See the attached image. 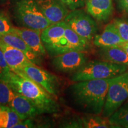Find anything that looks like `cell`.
Masks as SVG:
<instances>
[{
	"label": "cell",
	"mask_w": 128,
	"mask_h": 128,
	"mask_svg": "<svg viewBox=\"0 0 128 128\" xmlns=\"http://www.w3.org/2000/svg\"><path fill=\"white\" fill-rule=\"evenodd\" d=\"M126 128H128V126H127V127H126Z\"/></svg>",
	"instance_id": "obj_29"
},
{
	"label": "cell",
	"mask_w": 128,
	"mask_h": 128,
	"mask_svg": "<svg viewBox=\"0 0 128 128\" xmlns=\"http://www.w3.org/2000/svg\"><path fill=\"white\" fill-rule=\"evenodd\" d=\"M41 39L48 55L51 57L72 50H90L88 42L68 26L64 21L52 24L41 32Z\"/></svg>",
	"instance_id": "obj_1"
},
{
	"label": "cell",
	"mask_w": 128,
	"mask_h": 128,
	"mask_svg": "<svg viewBox=\"0 0 128 128\" xmlns=\"http://www.w3.org/2000/svg\"><path fill=\"white\" fill-rule=\"evenodd\" d=\"M128 99V70L110 78L102 116L108 119Z\"/></svg>",
	"instance_id": "obj_6"
},
{
	"label": "cell",
	"mask_w": 128,
	"mask_h": 128,
	"mask_svg": "<svg viewBox=\"0 0 128 128\" xmlns=\"http://www.w3.org/2000/svg\"><path fill=\"white\" fill-rule=\"evenodd\" d=\"M23 71L28 78L44 88L53 97L55 98L58 96L60 92V83L58 76L37 65L25 66Z\"/></svg>",
	"instance_id": "obj_8"
},
{
	"label": "cell",
	"mask_w": 128,
	"mask_h": 128,
	"mask_svg": "<svg viewBox=\"0 0 128 128\" xmlns=\"http://www.w3.org/2000/svg\"><path fill=\"white\" fill-rule=\"evenodd\" d=\"M128 66L104 61H88L71 76L73 82L87 80L108 79L114 77L128 70Z\"/></svg>",
	"instance_id": "obj_5"
},
{
	"label": "cell",
	"mask_w": 128,
	"mask_h": 128,
	"mask_svg": "<svg viewBox=\"0 0 128 128\" xmlns=\"http://www.w3.org/2000/svg\"><path fill=\"white\" fill-rule=\"evenodd\" d=\"M64 21L76 34L88 42L93 40L98 31L96 21L83 9L70 11Z\"/></svg>",
	"instance_id": "obj_7"
},
{
	"label": "cell",
	"mask_w": 128,
	"mask_h": 128,
	"mask_svg": "<svg viewBox=\"0 0 128 128\" xmlns=\"http://www.w3.org/2000/svg\"><path fill=\"white\" fill-rule=\"evenodd\" d=\"M14 28L10 19L0 12V36L14 33Z\"/></svg>",
	"instance_id": "obj_23"
},
{
	"label": "cell",
	"mask_w": 128,
	"mask_h": 128,
	"mask_svg": "<svg viewBox=\"0 0 128 128\" xmlns=\"http://www.w3.org/2000/svg\"><path fill=\"white\" fill-rule=\"evenodd\" d=\"M21 120L9 106L0 104V128H11Z\"/></svg>",
	"instance_id": "obj_19"
},
{
	"label": "cell",
	"mask_w": 128,
	"mask_h": 128,
	"mask_svg": "<svg viewBox=\"0 0 128 128\" xmlns=\"http://www.w3.org/2000/svg\"><path fill=\"white\" fill-rule=\"evenodd\" d=\"M0 48L2 51L5 59L11 70L18 76L28 78L24 72V68L28 65L36 64L30 61L22 51L6 44L1 39Z\"/></svg>",
	"instance_id": "obj_10"
},
{
	"label": "cell",
	"mask_w": 128,
	"mask_h": 128,
	"mask_svg": "<svg viewBox=\"0 0 128 128\" xmlns=\"http://www.w3.org/2000/svg\"><path fill=\"white\" fill-rule=\"evenodd\" d=\"M92 43L97 48L122 46L125 44L113 23L108 24L102 33L96 34Z\"/></svg>",
	"instance_id": "obj_15"
},
{
	"label": "cell",
	"mask_w": 128,
	"mask_h": 128,
	"mask_svg": "<svg viewBox=\"0 0 128 128\" xmlns=\"http://www.w3.org/2000/svg\"><path fill=\"white\" fill-rule=\"evenodd\" d=\"M97 55L102 60L128 66V55L121 46L98 48Z\"/></svg>",
	"instance_id": "obj_16"
},
{
	"label": "cell",
	"mask_w": 128,
	"mask_h": 128,
	"mask_svg": "<svg viewBox=\"0 0 128 128\" xmlns=\"http://www.w3.org/2000/svg\"><path fill=\"white\" fill-rule=\"evenodd\" d=\"M33 118H28V119L23 120L19 122L14 126L13 128H36L34 121L33 120Z\"/></svg>",
	"instance_id": "obj_26"
},
{
	"label": "cell",
	"mask_w": 128,
	"mask_h": 128,
	"mask_svg": "<svg viewBox=\"0 0 128 128\" xmlns=\"http://www.w3.org/2000/svg\"><path fill=\"white\" fill-rule=\"evenodd\" d=\"M44 16L52 24L62 22L70 10L61 0H36Z\"/></svg>",
	"instance_id": "obj_11"
},
{
	"label": "cell",
	"mask_w": 128,
	"mask_h": 128,
	"mask_svg": "<svg viewBox=\"0 0 128 128\" xmlns=\"http://www.w3.org/2000/svg\"><path fill=\"white\" fill-rule=\"evenodd\" d=\"M9 106L17 113L21 120L42 114L34 104L18 92H15Z\"/></svg>",
	"instance_id": "obj_13"
},
{
	"label": "cell",
	"mask_w": 128,
	"mask_h": 128,
	"mask_svg": "<svg viewBox=\"0 0 128 128\" xmlns=\"http://www.w3.org/2000/svg\"></svg>",
	"instance_id": "obj_30"
},
{
	"label": "cell",
	"mask_w": 128,
	"mask_h": 128,
	"mask_svg": "<svg viewBox=\"0 0 128 128\" xmlns=\"http://www.w3.org/2000/svg\"><path fill=\"white\" fill-rule=\"evenodd\" d=\"M88 61L85 52L72 50L52 57V65L58 72L74 74Z\"/></svg>",
	"instance_id": "obj_9"
},
{
	"label": "cell",
	"mask_w": 128,
	"mask_h": 128,
	"mask_svg": "<svg viewBox=\"0 0 128 128\" xmlns=\"http://www.w3.org/2000/svg\"><path fill=\"white\" fill-rule=\"evenodd\" d=\"M13 15L22 28L42 32L52 24L43 14L36 0H15Z\"/></svg>",
	"instance_id": "obj_4"
},
{
	"label": "cell",
	"mask_w": 128,
	"mask_h": 128,
	"mask_svg": "<svg viewBox=\"0 0 128 128\" xmlns=\"http://www.w3.org/2000/svg\"><path fill=\"white\" fill-rule=\"evenodd\" d=\"M116 4L120 11L128 14V0H116Z\"/></svg>",
	"instance_id": "obj_27"
},
{
	"label": "cell",
	"mask_w": 128,
	"mask_h": 128,
	"mask_svg": "<svg viewBox=\"0 0 128 128\" xmlns=\"http://www.w3.org/2000/svg\"><path fill=\"white\" fill-rule=\"evenodd\" d=\"M7 84L34 104L41 114H52L60 111V105L55 98L29 78H24L12 72Z\"/></svg>",
	"instance_id": "obj_3"
},
{
	"label": "cell",
	"mask_w": 128,
	"mask_h": 128,
	"mask_svg": "<svg viewBox=\"0 0 128 128\" xmlns=\"http://www.w3.org/2000/svg\"><path fill=\"white\" fill-rule=\"evenodd\" d=\"M14 33L18 35L40 60L48 55L42 40L41 32L28 28L15 27Z\"/></svg>",
	"instance_id": "obj_12"
},
{
	"label": "cell",
	"mask_w": 128,
	"mask_h": 128,
	"mask_svg": "<svg viewBox=\"0 0 128 128\" xmlns=\"http://www.w3.org/2000/svg\"><path fill=\"white\" fill-rule=\"evenodd\" d=\"M14 93L8 84L0 80V104L9 106Z\"/></svg>",
	"instance_id": "obj_21"
},
{
	"label": "cell",
	"mask_w": 128,
	"mask_h": 128,
	"mask_svg": "<svg viewBox=\"0 0 128 128\" xmlns=\"http://www.w3.org/2000/svg\"><path fill=\"white\" fill-rule=\"evenodd\" d=\"M118 33L125 43H128V21L123 18H116L113 22Z\"/></svg>",
	"instance_id": "obj_22"
},
{
	"label": "cell",
	"mask_w": 128,
	"mask_h": 128,
	"mask_svg": "<svg viewBox=\"0 0 128 128\" xmlns=\"http://www.w3.org/2000/svg\"><path fill=\"white\" fill-rule=\"evenodd\" d=\"M81 128H114L110 124L108 119L97 114H85L84 116L78 118Z\"/></svg>",
	"instance_id": "obj_18"
},
{
	"label": "cell",
	"mask_w": 128,
	"mask_h": 128,
	"mask_svg": "<svg viewBox=\"0 0 128 128\" xmlns=\"http://www.w3.org/2000/svg\"><path fill=\"white\" fill-rule=\"evenodd\" d=\"M70 11L81 8L86 6V0H61Z\"/></svg>",
	"instance_id": "obj_25"
},
{
	"label": "cell",
	"mask_w": 128,
	"mask_h": 128,
	"mask_svg": "<svg viewBox=\"0 0 128 128\" xmlns=\"http://www.w3.org/2000/svg\"><path fill=\"white\" fill-rule=\"evenodd\" d=\"M110 124L115 128H126L128 126V99L108 118Z\"/></svg>",
	"instance_id": "obj_20"
},
{
	"label": "cell",
	"mask_w": 128,
	"mask_h": 128,
	"mask_svg": "<svg viewBox=\"0 0 128 128\" xmlns=\"http://www.w3.org/2000/svg\"><path fill=\"white\" fill-rule=\"evenodd\" d=\"M0 39L6 44L23 52L28 60L33 64L37 65L41 64L42 60L35 55L34 53L18 35L16 33H10V34L0 36Z\"/></svg>",
	"instance_id": "obj_17"
},
{
	"label": "cell",
	"mask_w": 128,
	"mask_h": 128,
	"mask_svg": "<svg viewBox=\"0 0 128 128\" xmlns=\"http://www.w3.org/2000/svg\"><path fill=\"white\" fill-rule=\"evenodd\" d=\"M110 78L76 82L70 87V96L74 104L85 114H102Z\"/></svg>",
	"instance_id": "obj_2"
},
{
	"label": "cell",
	"mask_w": 128,
	"mask_h": 128,
	"mask_svg": "<svg viewBox=\"0 0 128 128\" xmlns=\"http://www.w3.org/2000/svg\"><path fill=\"white\" fill-rule=\"evenodd\" d=\"M86 8L94 20L106 22L113 13V0H86Z\"/></svg>",
	"instance_id": "obj_14"
},
{
	"label": "cell",
	"mask_w": 128,
	"mask_h": 128,
	"mask_svg": "<svg viewBox=\"0 0 128 128\" xmlns=\"http://www.w3.org/2000/svg\"><path fill=\"white\" fill-rule=\"evenodd\" d=\"M12 72V71L10 68L5 59L2 51L0 48V80L7 82Z\"/></svg>",
	"instance_id": "obj_24"
},
{
	"label": "cell",
	"mask_w": 128,
	"mask_h": 128,
	"mask_svg": "<svg viewBox=\"0 0 128 128\" xmlns=\"http://www.w3.org/2000/svg\"><path fill=\"white\" fill-rule=\"evenodd\" d=\"M121 46L124 48V49L125 50L126 54H127L128 55V43H125V44H123V45H122Z\"/></svg>",
	"instance_id": "obj_28"
}]
</instances>
